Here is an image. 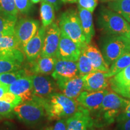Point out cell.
<instances>
[{"label":"cell","instance_id":"obj_34","mask_svg":"<svg viewBox=\"0 0 130 130\" xmlns=\"http://www.w3.org/2000/svg\"><path fill=\"white\" fill-rule=\"evenodd\" d=\"M78 6L93 13L96 7L98 0H78Z\"/></svg>","mask_w":130,"mask_h":130},{"label":"cell","instance_id":"obj_5","mask_svg":"<svg viewBox=\"0 0 130 130\" xmlns=\"http://www.w3.org/2000/svg\"><path fill=\"white\" fill-rule=\"evenodd\" d=\"M126 52L129 51L125 36L108 35L103 40L101 53L108 66Z\"/></svg>","mask_w":130,"mask_h":130},{"label":"cell","instance_id":"obj_36","mask_svg":"<svg viewBox=\"0 0 130 130\" xmlns=\"http://www.w3.org/2000/svg\"><path fill=\"white\" fill-rule=\"evenodd\" d=\"M53 130H66V121L61 119L55 123Z\"/></svg>","mask_w":130,"mask_h":130},{"label":"cell","instance_id":"obj_47","mask_svg":"<svg viewBox=\"0 0 130 130\" xmlns=\"http://www.w3.org/2000/svg\"><path fill=\"white\" fill-rule=\"evenodd\" d=\"M1 85H2V84H0V86H1Z\"/></svg>","mask_w":130,"mask_h":130},{"label":"cell","instance_id":"obj_40","mask_svg":"<svg viewBox=\"0 0 130 130\" xmlns=\"http://www.w3.org/2000/svg\"><path fill=\"white\" fill-rule=\"evenodd\" d=\"M125 36L126 40H127L128 43V51L130 52V30L129 31L126 33L125 35H124Z\"/></svg>","mask_w":130,"mask_h":130},{"label":"cell","instance_id":"obj_39","mask_svg":"<svg viewBox=\"0 0 130 130\" xmlns=\"http://www.w3.org/2000/svg\"><path fill=\"white\" fill-rule=\"evenodd\" d=\"M9 90V86L7 85H2L0 86V98L4 95L6 92H8Z\"/></svg>","mask_w":130,"mask_h":130},{"label":"cell","instance_id":"obj_15","mask_svg":"<svg viewBox=\"0 0 130 130\" xmlns=\"http://www.w3.org/2000/svg\"><path fill=\"white\" fill-rule=\"evenodd\" d=\"M45 31L46 27L42 25L38 29L36 35L31 39L24 47L23 51L27 60L30 63L35 61L40 56L44 40Z\"/></svg>","mask_w":130,"mask_h":130},{"label":"cell","instance_id":"obj_27","mask_svg":"<svg viewBox=\"0 0 130 130\" xmlns=\"http://www.w3.org/2000/svg\"><path fill=\"white\" fill-rule=\"evenodd\" d=\"M27 75V72L24 69H19L18 71L1 74H0V84L9 86Z\"/></svg>","mask_w":130,"mask_h":130},{"label":"cell","instance_id":"obj_17","mask_svg":"<svg viewBox=\"0 0 130 130\" xmlns=\"http://www.w3.org/2000/svg\"><path fill=\"white\" fill-rule=\"evenodd\" d=\"M108 92L106 89L96 92L85 90L81 92L76 100L79 105L89 111L98 110L101 105L104 98Z\"/></svg>","mask_w":130,"mask_h":130},{"label":"cell","instance_id":"obj_18","mask_svg":"<svg viewBox=\"0 0 130 130\" xmlns=\"http://www.w3.org/2000/svg\"><path fill=\"white\" fill-rule=\"evenodd\" d=\"M8 92L19 96L23 102L32 100V83L31 75H27L24 76L9 85Z\"/></svg>","mask_w":130,"mask_h":130},{"label":"cell","instance_id":"obj_6","mask_svg":"<svg viewBox=\"0 0 130 130\" xmlns=\"http://www.w3.org/2000/svg\"><path fill=\"white\" fill-rule=\"evenodd\" d=\"M129 100L121 97L116 93L108 92L104 98L99 110L103 112V118L106 123L116 121L117 116L126 107Z\"/></svg>","mask_w":130,"mask_h":130},{"label":"cell","instance_id":"obj_31","mask_svg":"<svg viewBox=\"0 0 130 130\" xmlns=\"http://www.w3.org/2000/svg\"><path fill=\"white\" fill-rule=\"evenodd\" d=\"M15 107V105L0 100V116L5 118H10L13 116V109Z\"/></svg>","mask_w":130,"mask_h":130},{"label":"cell","instance_id":"obj_16","mask_svg":"<svg viewBox=\"0 0 130 130\" xmlns=\"http://www.w3.org/2000/svg\"><path fill=\"white\" fill-rule=\"evenodd\" d=\"M84 81L83 90L88 92H96L105 89L110 85V78L105 72L95 71L83 76Z\"/></svg>","mask_w":130,"mask_h":130},{"label":"cell","instance_id":"obj_8","mask_svg":"<svg viewBox=\"0 0 130 130\" xmlns=\"http://www.w3.org/2000/svg\"><path fill=\"white\" fill-rule=\"evenodd\" d=\"M39 27V22L35 19L23 18L16 22L14 35L22 50L31 39L36 33Z\"/></svg>","mask_w":130,"mask_h":130},{"label":"cell","instance_id":"obj_19","mask_svg":"<svg viewBox=\"0 0 130 130\" xmlns=\"http://www.w3.org/2000/svg\"><path fill=\"white\" fill-rule=\"evenodd\" d=\"M81 53H83L90 61L95 71L107 72L109 66L105 62L101 52L95 45L88 43L81 48Z\"/></svg>","mask_w":130,"mask_h":130},{"label":"cell","instance_id":"obj_9","mask_svg":"<svg viewBox=\"0 0 130 130\" xmlns=\"http://www.w3.org/2000/svg\"><path fill=\"white\" fill-rule=\"evenodd\" d=\"M24 55L20 48L0 52V74L20 69Z\"/></svg>","mask_w":130,"mask_h":130},{"label":"cell","instance_id":"obj_25","mask_svg":"<svg viewBox=\"0 0 130 130\" xmlns=\"http://www.w3.org/2000/svg\"><path fill=\"white\" fill-rule=\"evenodd\" d=\"M17 16L4 13L0 11V32L7 35H14Z\"/></svg>","mask_w":130,"mask_h":130},{"label":"cell","instance_id":"obj_46","mask_svg":"<svg viewBox=\"0 0 130 130\" xmlns=\"http://www.w3.org/2000/svg\"><path fill=\"white\" fill-rule=\"evenodd\" d=\"M110 1H115V0H110Z\"/></svg>","mask_w":130,"mask_h":130},{"label":"cell","instance_id":"obj_22","mask_svg":"<svg viewBox=\"0 0 130 130\" xmlns=\"http://www.w3.org/2000/svg\"><path fill=\"white\" fill-rule=\"evenodd\" d=\"M78 13L80 20L81 27L86 37V43L88 44L90 43L93 36L95 35L92 13L78 6Z\"/></svg>","mask_w":130,"mask_h":130},{"label":"cell","instance_id":"obj_35","mask_svg":"<svg viewBox=\"0 0 130 130\" xmlns=\"http://www.w3.org/2000/svg\"><path fill=\"white\" fill-rule=\"evenodd\" d=\"M130 118V100L126 105V107L123 108V110L122 111L119 115L117 116L116 119L117 122L121 123L122 122L126 121L128 119Z\"/></svg>","mask_w":130,"mask_h":130},{"label":"cell","instance_id":"obj_14","mask_svg":"<svg viewBox=\"0 0 130 130\" xmlns=\"http://www.w3.org/2000/svg\"><path fill=\"white\" fill-rule=\"evenodd\" d=\"M110 86L116 93L130 98V65L110 78Z\"/></svg>","mask_w":130,"mask_h":130},{"label":"cell","instance_id":"obj_45","mask_svg":"<svg viewBox=\"0 0 130 130\" xmlns=\"http://www.w3.org/2000/svg\"><path fill=\"white\" fill-rule=\"evenodd\" d=\"M1 117H2V116H0V120L1 119Z\"/></svg>","mask_w":130,"mask_h":130},{"label":"cell","instance_id":"obj_29","mask_svg":"<svg viewBox=\"0 0 130 130\" xmlns=\"http://www.w3.org/2000/svg\"><path fill=\"white\" fill-rule=\"evenodd\" d=\"M77 64L79 74L81 75H84L89 73L95 72L90 61L83 53H81L80 56L77 61Z\"/></svg>","mask_w":130,"mask_h":130},{"label":"cell","instance_id":"obj_7","mask_svg":"<svg viewBox=\"0 0 130 130\" xmlns=\"http://www.w3.org/2000/svg\"><path fill=\"white\" fill-rule=\"evenodd\" d=\"M32 83V98L39 100H45L54 93L58 87L56 83L46 75L34 74L31 75Z\"/></svg>","mask_w":130,"mask_h":130},{"label":"cell","instance_id":"obj_4","mask_svg":"<svg viewBox=\"0 0 130 130\" xmlns=\"http://www.w3.org/2000/svg\"><path fill=\"white\" fill-rule=\"evenodd\" d=\"M13 113L19 121L28 126L38 124L46 116L43 103L33 98L16 106L13 109Z\"/></svg>","mask_w":130,"mask_h":130},{"label":"cell","instance_id":"obj_11","mask_svg":"<svg viewBox=\"0 0 130 130\" xmlns=\"http://www.w3.org/2000/svg\"><path fill=\"white\" fill-rule=\"evenodd\" d=\"M81 53L80 46L61 32L56 57L59 60L77 61Z\"/></svg>","mask_w":130,"mask_h":130},{"label":"cell","instance_id":"obj_33","mask_svg":"<svg viewBox=\"0 0 130 130\" xmlns=\"http://www.w3.org/2000/svg\"><path fill=\"white\" fill-rule=\"evenodd\" d=\"M14 1L18 12L22 13H28L31 7V0H14Z\"/></svg>","mask_w":130,"mask_h":130},{"label":"cell","instance_id":"obj_42","mask_svg":"<svg viewBox=\"0 0 130 130\" xmlns=\"http://www.w3.org/2000/svg\"><path fill=\"white\" fill-rule=\"evenodd\" d=\"M31 2L32 3H37L40 2V1H42V0H31Z\"/></svg>","mask_w":130,"mask_h":130},{"label":"cell","instance_id":"obj_26","mask_svg":"<svg viewBox=\"0 0 130 130\" xmlns=\"http://www.w3.org/2000/svg\"><path fill=\"white\" fill-rule=\"evenodd\" d=\"M40 12L43 27H46L53 23L55 18L54 7L53 5L44 0H42Z\"/></svg>","mask_w":130,"mask_h":130},{"label":"cell","instance_id":"obj_2","mask_svg":"<svg viewBox=\"0 0 130 130\" xmlns=\"http://www.w3.org/2000/svg\"><path fill=\"white\" fill-rule=\"evenodd\" d=\"M98 25L108 35L124 36L130 30V24L122 16L110 9L101 8Z\"/></svg>","mask_w":130,"mask_h":130},{"label":"cell","instance_id":"obj_12","mask_svg":"<svg viewBox=\"0 0 130 130\" xmlns=\"http://www.w3.org/2000/svg\"><path fill=\"white\" fill-rule=\"evenodd\" d=\"M81 75L72 78L57 79L56 84L62 94L72 99H77L83 90L84 81Z\"/></svg>","mask_w":130,"mask_h":130},{"label":"cell","instance_id":"obj_41","mask_svg":"<svg viewBox=\"0 0 130 130\" xmlns=\"http://www.w3.org/2000/svg\"><path fill=\"white\" fill-rule=\"evenodd\" d=\"M61 1L65 3H74L77 2L78 0H61Z\"/></svg>","mask_w":130,"mask_h":130},{"label":"cell","instance_id":"obj_28","mask_svg":"<svg viewBox=\"0 0 130 130\" xmlns=\"http://www.w3.org/2000/svg\"><path fill=\"white\" fill-rule=\"evenodd\" d=\"M14 48H20L19 42L14 35L0 37V52Z\"/></svg>","mask_w":130,"mask_h":130},{"label":"cell","instance_id":"obj_24","mask_svg":"<svg viewBox=\"0 0 130 130\" xmlns=\"http://www.w3.org/2000/svg\"><path fill=\"white\" fill-rule=\"evenodd\" d=\"M108 6L110 9L120 14L130 23V0L111 1Z\"/></svg>","mask_w":130,"mask_h":130},{"label":"cell","instance_id":"obj_3","mask_svg":"<svg viewBox=\"0 0 130 130\" xmlns=\"http://www.w3.org/2000/svg\"><path fill=\"white\" fill-rule=\"evenodd\" d=\"M58 26L60 31L75 42L81 48L87 44L78 13L76 10L71 9L63 12L60 17Z\"/></svg>","mask_w":130,"mask_h":130},{"label":"cell","instance_id":"obj_23","mask_svg":"<svg viewBox=\"0 0 130 130\" xmlns=\"http://www.w3.org/2000/svg\"><path fill=\"white\" fill-rule=\"evenodd\" d=\"M129 65H130V52H126L112 63L108 72H105V75L107 77L111 78Z\"/></svg>","mask_w":130,"mask_h":130},{"label":"cell","instance_id":"obj_10","mask_svg":"<svg viewBox=\"0 0 130 130\" xmlns=\"http://www.w3.org/2000/svg\"><path fill=\"white\" fill-rule=\"evenodd\" d=\"M60 29L56 22H53L46 27L43 46L40 56L56 57L60 38Z\"/></svg>","mask_w":130,"mask_h":130},{"label":"cell","instance_id":"obj_32","mask_svg":"<svg viewBox=\"0 0 130 130\" xmlns=\"http://www.w3.org/2000/svg\"><path fill=\"white\" fill-rule=\"evenodd\" d=\"M0 100L9 102L15 106H17L23 102L22 98L19 96L10 92H6L0 98Z\"/></svg>","mask_w":130,"mask_h":130},{"label":"cell","instance_id":"obj_38","mask_svg":"<svg viewBox=\"0 0 130 130\" xmlns=\"http://www.w3.org/2000/svg\"><path fill=\"white\" fill-rule=\"evenodd\" d=\"M44 1L53 5L54 9L57 10L60 8V0H44Z\"/></svg>","mask_w":130,"mask_h":130},{"label":"cell","instance_id":"obj_13","mask_svg":"<svg viewBox=\"0 0 130 130\" xmlns=\"http://www.w3.org/2000/svg\"><path fill=\"white\" fill-rule=\"evenodd\" d=\"M93 124L89 110L79 105L77 111L66 120V130H89Z\"/></svg>","mask_w":130,"mask_h":130},{"label":"cell","instance_id":"obj_30","mask_svg":"<svg viewBox=\"0 0 130 130\" xmlns=\"http://www.w3.org/2000/svg\"><path fill=\"white\" fill-rule=\"evenodd\" d=\"M0 11L13 16L18 13L14 0H0Z\"/></svg>","mask_w":130,"mask_h":130},{"label":"cell","instance_id":"obj_20","mask_svg":"<svg viewBox=\"0 0 130 130\" xmlns=\"http://www.w3.org/2000/svg\"><path fill=\"white\" fill-rule=\"evenodd\" d=\"M79 74L77 61L57 59L52 77L54 80L63 78H72Z\"/></svg>","mask_w":130,"mask_h":130},{"label":"cell","instance_id":"obj_21","mask_svg":"<svg viewBox=\"0 0 130 130\" xmlns=\"http://www.w3.org/2000/svg\"><path fill=\"white\" fill-rule=\"evenodd\" d=\"M57 58L54 57L39 56L31 64V71L35 74L49 75L53 72Z\"/></svg>","mask_w":130,"mask_h":130},{"label":"cell","instance_id":"obj_37","mask_svg":"<svg viewBox=\"0 0 130 130\" xmlns=\"http://www.w3.org/2000/svg\"><path fill=\"white\" fill-rule=\"evenodd\" d=\"M117 130H130V118L122 122L118 123Z\"/></svg>","mask_w":130,"mask_h":130},{"label":"cell","instance_id":"obj_44","mask_svg":"<svg viewBox=\"0 0 130 130\" xmlns=\"http://www.w3.org/2000/svg\"><path fill=\"white\" fill-rule=\"evenodd\" d=\"M45 130H53V128H46V129Z\"/></svg>","mask_w":130,"mask_h":130},{"label":"cell","instance_id":"obj_43","mask_svg":"<svg viewBox=\"0 0 130 130\" xmlns=\"http://www.w3.org/2000/svg\"><path fill=\"white\" fill-rule=\"evenodd\" d=\"M7 36V35H6V34L4 33V32H0V37H3V36Z\"/></svg>","mask_w":130,"mask_h":130},{"label":"cell","instance_id":"obj_1","mask_svg":"<svg viewBox=\"0 0 130 130\" xmlns=\"http://www.w3.org/2000/svg\"><path fill=\"white\" fill-rule=\"evenodd\" d=\"M39 101L44 105L46 116L50 120L69 118L77 111L79 105L76 99L70 98L57 92L52 94L46 100Z\"/></svg>","mask_w":130,"mask_h":130}]
</instances>
